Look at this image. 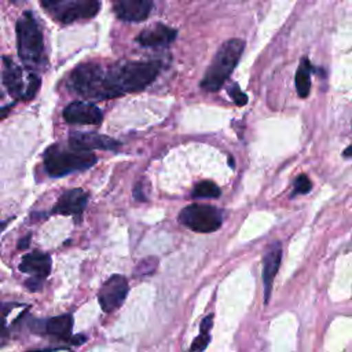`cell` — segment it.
<instances>
[{
  "label": "cell",
  "mask_w": 352,
  "mask_h": 352,
  "mask_svg": "<svg viewBox=\"0 0 352 352\" xmlns=\"http://www.w3.org/2000/svg\"><path fill=\"white\" fill-rule=\"evenodd\" d=\"M161 70L158 60H124L102 67L99 99H110L128 92L140 91L155 80Z\"/></svg>",
  "instance_id": "cell-1"
},
{
  "label": "cell",
  "mask_w": 352,
  "mask_h": 352,
  "mask_svg": "<svg viewBox=\"0 0 352 352\" xmlns=\"http://www.w3.org/2000/svg\"><path fill=\"white\" fill-rule=\"evenodd\" d=\"M18 55L29 69H38L45 62L41 29L30 11H25L16 22Z\"/></svg>",
  "instance_id": "cell-2"
},
{
  "label": "cell",
  "mask_w": 352,
  "mask_h": 352,
  "mask_svg": "<svg viewBox=\"0 0 352 352\" xmlns=\"http://www.w3.org/2000/svg\"><path fill=\"white\" fill-rule=\"evenodd\" d=\"M243 48H245L243 40L241 38L227 40L216 52L212 63L209 65L201 81V87L205 91H210V92L217 91L227 81V78L235 69L243 52Z\"/></svg>",
  "instance_id": "cell-3"
},
{
  "label": "cell",
  "mask_w": 352,
  "mask_h": 352,
  "mask_svg": "<svg viewBox=\"0 0 352 352\" xmlns=\"http://www.w3.org/2000/svg\"><path fill=\"white\" fill-rule=\"evenodd\" d=\"M96 162V157L91 151L76 150L70 146L62 147L54 144L44 153V168L52 177H60L77 170L91 168Z\"/></svg>",
  "instance_id": "cell-4"
},
{
  "label": "cell",
  "mask_w": 352,
  "mask_h": 352,
  "mask_svg": "<svg viewBox=\"0 0 352 352\" xmlns=\"http://www.w3.org/2000/svg\"><path fill=\"white\" fill-rule=\"evenodd\" d=\"M41 6L54 19L62 23L92 18L100 8V3L96 0H50L43 1Z\"/></svg>",
  "instance_id": "cell-5"
},
{
  "label": "cell",
  "mask_w": 352,
  "mask_h": 352,
  "mask_svg": "<svg viewBox=\"0 0 352 352\" xmlns=\"http://www.w3.org/2000/svg\"><path fill=\"white\" fill-rule=\"evenodd\" d=\"M179 220L182 224L197 232H213L223 221L221 212L210 205L191 204L186 206L180 214Z\"/></svg>",
  "instance_id": "cell-6"
},
{
  "label": "cell",
  "mask_w": 352,
  "mask_h": 352,
  "mask_svg": "<svg viewBox=\"0 0 352 352\" xmlns=\"http://www.w3.org/2000/svg\"><path fill=\"white\" fill-rule=\"evenodd\" d=\"M19 270L32 275V278L26 282V287L32 292H37L41 289L43 280L51 271V257L43 252H32L23 256L19 264Z\"/></svg>",
  "instance_id": "cell-7"
},
{
  "label": "cell",
  "mask_w": 352,
  "mask_h": 352,
  "mask_svg": "<svg viewBox=\"0 0 352 352\" xmlns=\"http://www.w3.org/2000/svg\"><path fill=\"white\" fill-rule=\"evenodd\" d=\"M128 294V280L122 275L110 276L99 289L98 300L102 309L107 314L116 311L125 301Z\"/></svg>",
  "instance_id": "cell-8"
},
{
  "label": "cell",
  "mask_w": 352,
  "mask_h": 352,
  "mask_svg": "<svg viewBox=\"0 0 352 352\" xmlns=\"http://www.w3.org/2000/svg\"><path fill=\"white\" fill-rule=\"evenodd\" d=\"M63 118L70 124H89L98 125L103 120L102 110L94 103L76 100L67 104L63 110Z\"/></svg>",
  "instance_id": "cell-9"
},
{
  "label": "cell",
  "mask_w": 352,
  "mask_h": 352,
  "mask_svg": "<svg viewBox=\"0 0 352 352\" xmlns=\"http://www.w3.org/2000/svg\"><path fill=\"white\" fill-rule=\"evenodd\" d=\"M69 146L76 150L91 151L94 148L116 150L118 148L120 143L110 136L95 132H72L69 136Z\"/></svg>",
  "instance_id": "cell-10"
},
{
  "label": "cell",
  "mask_w": 352,
  "mask_h": 352,
  "mask_svg": "<svg viewBox=\"0 0 352 352\" xmlns=\"http://www.w3.org/2000/svg\"><path fill=\"white\" fill-rule=\"evenodd\" d=\"M113 8L118 18H121L124 21H131V22H140L148 16V14L153 8V1H150V0H120V1L114 3Z\"/></svg>",
  "instance_id": "cell-11"
},
{
  "label": "cell",
  "mask_w": 352,
  "mask_h": 352,
  "mask_svg": "<svg viewBox=\"0 0 352 352\" xmlns=\"http://www.w3.org/2000/svg\"><path fill=\"white\" fill-rule=\"evenodd\" d=\"M282 258V245L279 242H274L267 250L263 260V285H264V302H268L274 278L279 270Z\"/></svg>",
  "instance_id": "cell-12"
},
{
  "label": "cell",
  "mask_w": 352,
  "mask_h": 352,
  "mask_svg": "<svg viewBox=\"0 0 352 352\" xmlns=\"http://www.w3.org/2000/svg\"><path fill=\"white\" fill-rule=\"evenodd\" d=\"M88 201V195L84 190L81 188H72L65 191L58 202L55 204L52 213L56 214H80Z\"/></svg>",
  "instance_id": "cell-13"
},
{
  "label": "cell",
  "mask_w": 352,
  "mask_h": 352,
  "mask_svg": "<svg viewBox=\"0 0 352 352\" xmlns=\"http://www.w3.org/2000/svg\"><path fill=\"white\" fill-rule=\"evenodd\" d=\"M176 36H177V32L175 29L158 22L142 30L136 37V40L143 47H161L172 43L176 38Z\"/></svg>",
  "instance_id": "cell-14"
},
{
  "label": "cell",
  "mask_w": 352,
  "mask_h": 352,
  "mask_svg": "<svg viewBox=\"0 0 352 352\" xmlns=\"http://www.w3.org/2000/svg\"><path fill=\"white\" fill-rule=\"evenodd\" d=\"M3 82L12 98L23 99L25 85L22 70L11 58L6 56L3 58Z\"/></svg>",
  "instance_id": "cell-15"
},
{
  "label": "cell",
  "mask_w": 352,
  "mask_h": 352,
  "mask_svg": "<svg viewBox=\"0 0 352 352\" xmlns=\"http://www.w3.org/2000/svg\"><path fill=\"white\" fill-rule=\"evenodd\" d=\"M41 323V331L56 338L70 341L72 340V329H73V316L69 314L50 318Z\"/></svg>",
  "instance_id": "cell-16"
},
{
  "label": "cell",
  "mask_w": 352,
  "mask_h": 352,
  "mask_svg": "<svg viewBox=\"0 0 352 352\" xmlns=\"http://www.w3.org/2000/svg\"><path fill=\"white\" fill-rule=\"evenodd\" d=\"M311 88V63L308 59H302L300 67L296 72V89L298 96L305 98Z\"/></svg>",
  "instance_id": "cell-17"
},
{
  "label": "cell",
  "mask_w": 352,
  "mask_h": 352,
  "mask_svg": "<svg viewBox=\"0 0 352 352\" xmlns=\"http://www.w3.org/2000/svg\"><path fill=\"white\" fill-rule=\"evenodd\" d=\"M213 324V315H208L201 322L199 336L191 344V352H202L210 341V329Z\"/></svg>",
  "instance_id": "cell-18"
},
{
  "label": "cell",
  "mask_w": 352,
  "mask_h": 352,
  "mask_svg": "<svg viewBox=\"0 0 352 352\" xmlns=\"http://www.w3.org/2000/svg\"><path fill=\"white\" fill-rule=\"evenodd\" d=\"M220 195V188L209 180L199 182L194 190H192V197L194 198H217Z\"/></svg>",
  "instance_id": "cell-19"
},
{
  "label": "cell",
  "mask_w": 352,
  "mask_h": 352,
  "mask_svg": "<svg viewBox=\"0 0 352 352\" xmlns=\"http://www.w3.org/2000/svg\"><path fill=\"white\" fill-rule=\"evenodd\" d=\"M155 268H157V258L148 257V258L142 260V261L138 264L135 274H136L138 276H146V275L153 274V272L155 271Z\"/></svg>",
  "instance_id": "cell-20"
},
{
  "label": "cell",
  "mask_w": 352,
  "mask_h": 352,
  "mask_svg": "<svg viewBox=\"0 0 352 352\" xmlns=\"http://www.w3.org/2000/svg\"><path fill=\"white\" fill-rule=\"evenodd\" d=\"M38 87H40V77L34 73H30L29 74V81H28V85L25 88V96L23 99H32L37 91H38Z\"/></svg>",
  "instance_id": "cell-21"
},
{
  "label": "cell",
  "mask_w": 352,
  "mask_h": 352,
  "mask_svg": "<svg viewBox=\"0 0 352 352\" xmlns=\"http://www.w3.org/2000/svg\"><path fill=\"white\" fill-rule=\"evenodd\" d=\"M311 180L307 175H300L294 182V194H307L311 191Z\"/></svg>",
  "instance_id": "cell-22"
},
{
  "label": "cell",
  "mask_w": 352,
  "mask_h": 352,
  "mask_svg": "<svg viewBox=\"0 0 352 352\" xmlns=\"http://www.w3.org/2000/svg\"><path fill=\"white\" fill-rule=\"evenodd\" d=\"M228 94L231 95V98L234 99V102H235L238 106H243V104L248 103V96L238 88L236 84H234V87L228 89Z\"/></svg>",
  "instance_id": "cell-23"
},
{
  "label": "cell",
  "mask_w": 352,
  "mask_h": 352,
  "mask_svg": "<svg viewBox=\"0 0 352 352\" xmlns=\"http://www.w3.org/2000/svg\"><path fill=\"white\" fill-rule=\"evenodd\" d=\"M29 241H30V235H26V236H23L21 241H19V243H18V249H26L28 246H29Z\"/></svg>",
  "instance_id": "cell-24"
},
{
  "label": "cell",
  "mask_w": 352,
  "mask_h": 352,
  "mask_svg": "<svg viewBox=\"0 0 352 352\" xmlns=\"http://www.w3.org/2000/svg\"><path fill=\"white\" fill-rule=\"evenodd\" d=\"M14 106V103H10V104H6V106H3V107H0V120L1 118H4L8 113H10V110H11V107Z\"/></svg>",
  "instance_id": "cell-25"
},
{
  "label": "cell",
  "mask_w": 352,
  "mask_h": 352,
  "mask_svg": "<svg viewBox=\"0 0 352 352\" xmlns=\"http://www.w3.org/2000/svg\"><path fill=\"white\" fill-rule=\"evenodd\" d=\"M29 352H58L55 349H37V351H29Z\"/></svg>",
  "instance_id": "cell-26"
},
{
  "label": "cell",
  "mask_w": 352,
  "mask_h": 352,
  "mask_svg": "<svg viewBox=\"0 0 352 352\" xmlns=\"http://www.w3.org/2000/svg\"><path fill=\"white\" fill-rule=\"evenodd\" d=\"M349 150H351V147H346V150L344 151V155H345V157H349Z\"/></svg>",
  "instance_id": "cell-27"
},
{
  "label": "cell",
  "mask_w": 352,
  "mask_h": 352,
  "mask_svg": "<svg viewBox=\"0 0 352 352\" xmlns=\"http://www.w3.org/2000/svg\"><path fill=\"white\" fill-rule=\"evenodd\" d=\"M6 226H7V221H3V223H0V232H1V230H3Z\"/></svg>",
  "instance_id": "cell-28"
}]
</instances>
